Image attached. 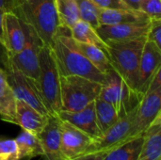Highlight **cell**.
Here are the masks:
<instances>
[{
	"label": "cell",
	"mask_w": 161,
	"mask_h": 160,
	"mask_svg": "<svg viewBox=\"0 0 161 160\" xmlns=\"http://www.w3.org/2000/svg\"><path fill=\"white\" fill-rule=\"evenodd\" d=\"M60 76L76 75L104 84L106 74L97 70L78 49L70 29L59 27L51 46Z\"/></svg>",
	"instance_id": "1"
},
{
	"label": "cell",
	"mask_w": 161,
	"mask_h": 160,
	"mask_svg": "<svg viewBox=\"0 0 161 160\" xmlns=\"http://www.w3.org/2000/svg\"><path fill=\"white\" fill-rule=\"evenodd\" d=\"M13 12L32 27L44 46H52L60 27L56 0H20Z\"/></svg>",
	"instance_id": "2"
},
{
	"label": "cell",
	"mask_w": 161,
	"mask_h": 160,
	"mask_svg": "<svg viewBox=\"0 0 161 160\" xmlns=\"http://www.w3.org/2000/svg\"><path fill=\"white\" fill-rule=\"evenodd\" d=\"M145 41L146 38L106 42L107 53L109 57L112 68L125 79L127 85L137 94L139 67Z\"/></svg>",
	"instance_id": "3"
},
{
	"label": "cell",
	"mask_w": 161,
	"mask_h": 160,
	"mask_svg": "<svg viewBox=\"0 0 161 160\" xmlns=\"http://www.w3.org/2000/svg\"><path fill=\"white\" fill-rule=\"evenodd\" d=\"M35 81L49 114L57 116L61 111L60 74L49 46L43 45L40 51V73Z\"/></svg>",
	"instance_id": "4"
},
{
	"label": "cell",
	"mask_w": 161,
	"mask_h": 160,
	"mask_svg": "<svg viewBox=\"0 0 161 160\" xmlns=\"http://www.w3.org/2000/svg\"><path fill=\"white\" fill-rule=\"evenodd\" d=\"M102 84L85 77L60 76L61 111H78L98 98Z\"/></svg>",
	"instance_id": "5"
},
{
	"label": "cell",
	"mask_w": 161,
	"mask_h": 160,
	"mask_svg": "<svg viewBox=\"0 0 161 160\" xmlns=\"http://www.w3.org/2000/svg\"><path fill=\"white\" fill-rule=\"evenodd\" d=\"M98 97L111 104L120 117L134 108L142 99L113 68L106 74Z\"/></svg>",
	"instance_id": "6"
},
{
	"label": "cell",
	"mask_w": 161,
	"mask_h": 160,
	"mask_svg": "<svg viewBox=\"0 0 161 160\" xmlns=\"http://www.w3.org/2000/svg\"><path fill=\"white\" fill-rule=\"evenodd\" d=\"M23 24L25 32V44L19 53L9 58V62L26 76L37 80L40 73V51L43 44L32 27L24 22Z\"/></svg>",
	"instance_id": "7"
},
{
	"label": "cell",
	"mask_w": 161,
	"mask_h": 160,
	"mask_svg": "<svg viewBox=\"0 0 161 160\" xmlns=\"http://www.w3.org/2000/svg\"><path fill=\"white\" fill-rule=\"evenodd\" d=\"M5 71L7 73L8 81L13 91L16 100H21L26 103L43 115H50L34 79L21 73L19 70L13 67L10 62Z\"/></svg>",
	"instance_id": "8"
},
{
	"label": "cell",
	"mask_w": 161,
	"mask_h": 160,
	"mask_svg": "<svg viewBox=\"0 0 161 160\" xmlns=\"http://www.w3.org/2000/svg\"><path fill=\"white\" fill-rule=\"evenodd\" d=\"M161 88L147 91L140 100L128 141L143 135L146 129L160 115Z\"/></svg>",
	"instance_id": "9"
},
{
	"label": "cell",
	"mask_w": 161,
	"mask_h": 160,
	"mask_svg": "<svg viewBox=\"0 0 161 160\" xmlns=\"http://www.w3.org/2000/svg\"><path fill=\"white\" fill-rule=\"evenodd\" d=\"M93 141L83 131L60 119V149L65 160H74L92 153Z\"/></svg>",
	"instance_id": "10"
},
{
	"label": "cell",
	"mask_w": 161,
	"mask_h": 160,
	"mask_svg": "<svg viewBox=\"0 0 161 160\" xmlns=\"http://www.w3.org/2000/svg\"><path fill=\"white\" fill-rule=\"evenodd\" d=\"M137 107L138 105L126 114L120 117L119 120L99 139L93 141L92 152H108V150L128 141L130 130L137 112Z\"/></svg>",
	"instance_id": "11"
},
{
	"label": "cell",
	"mask_w": 161,
	"mask_h": 160,
	"mask_svg": "<svg viewBox=\"0 0 161 160\" xmlns=\"http://www.w3.org/2000/svg\"><path fill=\"white\" fill-rule=\"evenodd\" d=\"M149 22L133 23V24H121L106 25H101L96 28V32L106 43L108 41H125L146 38L149 27Z\"/></svg>",
	"instance_id": "12"
},
{
	"label": "cell",
	"mask_w": 161,
	"mask_h": 160,
	"mask_svg": "<svg viewBox=\"0 0 161 160\" xmlns=\"http://www.w3.org/2000/svg\"><path fill=\"white\" fill-rule=\"evenodd\" d=\"M161 67V49L154 42L146 40L139 67V82L138 94L142 97L146 92L148 84L157 70Z\"/></svg>",
	"instance_id": "13"
},
{
	"label": "cell",
	"mask_w": 161,
	"mask_h": 160,
	"mask_svg": "<svg viewBox=\"0 0 161 160\" xmlns=\"http://www.w3.org/2000/svg\"><path fill=\"white\" fill-rule=\"evenodd\" d=\"M3 44L12 57L19 53L25 44V32L22 20L12 11L6 12L3 22Z\"/></svg>",
	"instance_id": "14"
},
{
	"label": "cell",
	"mask_w": 161,
	"mask_h": 160,
	"mask_svg": "<svg viewBox=\"0 0 161 160\" xmlns=\"http://www.w3.org/2000/svg\"><path fill=\"white\" fill-rule=\"evenodd\" d=\"M58 116L59 119L83 131L94 141L102 136V132L100 131L97 124L94 102L89 104L87 107L78 111H60Z\"/></svg>",
	"instance_id": "15"
},
{
	"label": "cell",
	"mask_w": 161,
	"mask_h": 160,
	"mask_svg": "<svg viewBox=\"0 0 161 160\" xmlns=\"http://www.w3.org/2000/svg\"><path fill=\"white\" fill-rule=\"evenodd\" d=\"M38 138L46 160H65L60 149V119L58 115H49Z\"/></svg>",
	"instance_id": "16"
},
{
	"label": "cell",
	"mask_w": 161,
	"mask_h": 160,
	"mask_svg": "<svg viewBox=\"0 0 161 160\" xmlns=\"http://www.w3.org/2000/svg\"><path fill=\"white\" fill-rule=\"evenodd\" d=\"M49 115H43L26 103L16 100L15 124L23 130L38 136L46 124Z\"/></svg>",
	"instance_id": "17"
},
{
	"label": "cell",
	"mask_w": 161,
	"mask_h": 160,
	"mask_svg": "<svg viewBox=\"0 0 161 160\" xmlns=\"http://www.w3.org/2000/svg\"><path fill=\"white\" fill-rule=\"evenodd\" d=\"M137 160H161V114L143 133V142Z\"/></svg>",
	"instance_id": "18"
},
{
	"label": "cell",
	"mask_w": 161,
	"mask_h": 160,
	"mask_svg": "<svg viewBox=\"0 0 161 160\" xmlns=\"http://www.w3.org/2000/svg\"><path fill=\"white\" fill-rule=\"evenodd\" d=\"M149 21L150 18L145 13H143L139 9H132V8L101 9L100 16H99L100 25L144 23Z\"/></svg>",
	"instance_id": "19"
},
{
	"label": "cell",
	"mask_w": 161,
	"mask_h": 160,
	"mask_svg": "<svg viewBox=\"0 0 161 160\" xmlns=\"http://www.w3.org/2000/svg\"><path fill=\"white\" fill-rule=\"evenodd\" d=\"M16 98L8 81L7 73L0 68V118L1 120L15 124Z\"/></svg>",
	"instance_id": "20"
},
{
	"label": "cell",
	"mask_w": 161,
	"mask_h": 160,
	"mask_svg": "<svg viewBox=\"0 0 161 160\" xmlns=\"http://www.w3.org/2000/svg\"><path fill=\"white\" fill-rule=\"evenodd\" d=\"M70 32L72 38L76 42L95 45L107 51V44L100 38L96 32V29L89 23L83 20H79L70 29Z\"/></svg>",
	"instance_id": "21"
},
{
	"label": "cell",
	"mask_w": 161,
	"mask_h": 160,
	"mask_svg": "<svg viewBox=\"0 0 161 160\" xmlns=\"http://www.w3.org/2000/svg\"><path fill=\"white\" fill-rule=\"evenodd\" d=\"M143 142V135L108 150L103 160H137Z\"/></svg>",
	"instance_id": "22"
},
{
	"label": "cell",
	"mask_w": 161,
	"mask_h": 160,
	"mask_svg": "<svg viewBox=\"0 0 161 160\" xmlns=\"http://www.w3.org/2000/svg\"><path fill=\"white\" fill-rule=\"evenodd\" d=\"M78 49L89 59V61L101 73L107 74L112 69L109 57L106 50L92 44L76 42Z\"/></svg>",
	"instance_id": "23"
},
{
	"label": "cell",
	"mask_w": 161,
	"mask_h": 160,
	"mask_svg": "<svg viewBox=\"0 0 161 160\" xmlns=\"http://www.w3.org/2000/svg\"><path fill=\"white\" fill-rule=\"evenodd\" d=\"M15 141L18 146L20 159L25 157L33 158L39 156L43 157V150L38 136L22 129Z\"/></svg>",
	"instance_id": "24"
},
{
	"label": "cell",
	"mask_w": 161,
	"mask_h": 160,
	"mask_svg": "<svg viewBox=\"0 0 161 160\" xmlns=\"http://www.w3.org/2000/svg\"><path fill=\"white\" fill-rule=\"evenodd\" d=\"M94 105L97 124L103 135L119 120L120 115L111 104L104 101L99 97L95 99Z\"/></svg>",
	"instance_id": "25"
},
{
	"label": "cell",
	"mask_w": 161,
	"mask_h": 160,
	"mask_svg": "<svg viewBox=\"0 0 161 160\" xmlns=\"http://www.w3.org/2000/svg\"><path fill=\"white\" fill-rule=\"evenodd\" d=\"M56 8L59 25L71 29L80 20L79 10L75 0H56Z\"/></svg>",
	"instance_id": "26"
},
{
	"label": "cell",
	"mask_w": 161,
	"mask_h": 160,
	"mask_svg": "<svg viewBox=\"0 0 161 160\" xmlns=\"http://www.w3.org/2000/svg\"><path fill=\"white\" fill-rule=\"evenodd\" d=\"M77 3L80 20L89 23L95 29L100 25L99 16L101 8L92 0H75Z\"/></svg>",
	"instance_id": "27"
},
{
	"label": "cell",
	"mask_w": 161,
	"mask_h": 160,
	"mask_svg": "<svg viewBox=\"0 0 161 160\" xmlns=\"http://www.w3.org/2000/svg\"><path fill=\"white\" fill-rule=\"evenodd\" d=\"M0 160H20L15 140H0Z\"/></svg>",
	"instance_id": "28"
},
{
	"label": "cell",
	"mask_w": 161,
	"mask_h": 160,
	"mask_svg": "<svg viewBox=\"0 0 161 160\" xmlns=\"http://www.w3.org/2000/svg\"><path fill=\"white\" fill-rule=\"evenodd\" d=\"M139 9L145 13L150 20L161 19V0H141Z\"/></svg>",
	"instance_id": "29"
},
{
	"label": "cell",
	"mask_w": 161,
	"mask_h": 160,
	"mask_svg": "<svg viewBox=\"0 0 161 160\" xmlns=\"http://www.w3.org/2000/svg\"><path fill=\"white\" fill-rule=\"evenodd\" d=\"M146 40L154 42L158 48L161 49V19L151 20Z\"/></svg>",
	"instance_id": "30"
},
{
	"label": "cell",
	"mask_w": 161,
	"mask_h": 160,
	"mask_svg": "<svg viewBox=\"0 0 161 160\" xmlns=\"http://www.w3.org/2000/svg\"><path fill=\"white\" fill-rule=\"evenodd\" d=\"M101 9L109 8H129L122 0H92Z\"/></svg>",
	"instance_id": "31"
},
{
	"label": "cell",
	"mask_w": 161,
	"mask_h": 160,
	"mask_svg": "<svg viewBox=\"0 0 161 160\" xmlns=\"http://www.w3.org/2000/svg\"><path fill=\"white\" fill-rule=\"evenodd\" d=\"M9 65V57L8 54L3 44V42L0 41V68L6 70Z\"/></svg>",
	"instance_id": "32"
},
{
	"label": "cell",
	"mask_w": 161,
	"mask_h": 160,
	"mask_svg": "<svg viewBox=\"0 0 161 160\" xmlns=\"http://www.w3.org/2000/svg\"><path fill=\"white\" fill-rule=\"evenodd\" d=\"M20 0H0V9H3L6 12L14 11L18 6Z\"/></svg>",
	"instance_id": "33"
},
{
	"label": "cell",
	"mask_w": 161,
	"mask_h": 160,
	"mask_svg": "<svg viewBox=\"0 0 161 160\" xmlns=\"http://www.w3.org/2000/svg\"><path fill=\"white\" fill-rule=\"evenodd\" d=\"M107 152L99 151V152H92L86 155H83L74 160H103Z\"/></svg>",
	"instance_id": "34"
},
{
	"label": "cell",
	"mask_w": 161,
	"mask_h": 160,
	"mask_svg": "<svg viewBox=\"0 0 161 160\" xmlns=\"http://www.w3.org/2000/svg\"><path fill=\"white\" fill-rule=\"evenodd\" d=\"M129 8L132 9H139L140 8V4L141 0H122ZM140 10V9H139Z\"/></svg>",
	"instance_id": "35"
},
{
	"label": "cell",
	"mask_w": 161,
	"mask_h": 160,
	"mask_svg": "<svg viewBox=\"0 0 161 160\" xmlns=\"http://www.w3.org/2000/svg\"><path fill=\"white\" fill-rule=\"evenodd\" d=\"M6 11L3 9H0V41L3 42V22H4V16Z\"/></svg>",
	"instance_id": "36"
},
{
	"label": "cell",
	"mask_w": 161,
	"mask_h": 160,
	"mask_svg": "<svg viewBox=\"0 0 161 160\" xmlns=\"http://www.w3.org/2000/svg\"><path fill=\"white\" fill-rule=\"evenodd\" d=\"M19 2H20V1H19Z\"/></svg>",
	"instance_id": "37"
}]
</instances>
